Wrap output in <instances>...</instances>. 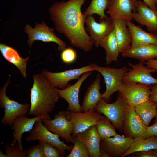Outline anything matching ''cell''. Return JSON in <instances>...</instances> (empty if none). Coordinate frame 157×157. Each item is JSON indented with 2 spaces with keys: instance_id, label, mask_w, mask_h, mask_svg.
<instances>
[{
  "instance_id": "9a60e30c",
  "label": "cell",
  "mask_w": 157,
  "mask_h": 157,
  "mask_svg": "<svg viewBox=\"0 0 157 157\" xmlns=\"http://www.w3.org/2000/svg\"><path fill=\"white\" fill-rule=\"evenodd\" d=\"M133 141V139L117 134L110 138L101 140L100 149L105 151L109 157H122Z\"/></svg>"
},
{
  "instance_id": "b9f144b4",
  "label": "cell",
  "mask_w": 157,
  "mask_h": 157,
  "mask_svg": "<svg viewBox=\"0 0 157 157\" xmlns=\"http://www.w3.org/2000/svg\"><path fill=\"white\" fill-rule=\"evenodd\" d=\"M155 117H156V119H155V122L157 121V113Z\"/></svg>"
},
{
  "instance_id": "30bf717a",
  "label": "cell",
  "mask_w": 157,
  "mask_h": 157,
  "mask_svg": "<svg viewBox=\"0 0 157 157\" xmlns=\"http://www.w3.org/2000/svg\"><path fill=\"white\" fill-rule=\"evenodd\" d=\"M45 126L52 133L64 139L69 143L74 144V139L71 135L74 131L73 126L66 118L64 111H60L52 119H42Z\"/></svg>"
},
{
  "instance_id": "44dd1931",
  "label": "cell",
  "mask_w": 157,
  "mask_h": 157,
  "mask_svg": "<svg viewBox=\"0 0 157 157\" xmlns=\"http://www.w3.org/2000/svg\"><path fill=\"white\" fill-rule=\"evenodd\" d=\"M125 58H132L146 62L157 59V44H149L136 47L130 46L122 53Z\"/></svg>"
},
{
  "instance_id": "8992f818",
  "label": "cell",
  "mask_w": 157,
  "mask_h": 157,
  "mask_svg": "<svg viewBox=\"0 0 157 157\" xmlns=\"http://www.w3.org/2000/svg\"><path fill=\"white\" fill-rule=\"evenodd\" d=\"M30 135L25 140L30 142L36 140L43 141L49 142L55 147L64 156L65 151H71L73 146L65 144L61 141L59 136L48 129L43 124L42 119L37 120L33 129L29 132Z\"/></svg>"
},
{
  "instance_id": "7a4b0ae2",
  "label": "cell",
  "mask_w": 157,
  "mask_h": 157,
  "mask_svg": "<svg viewBox=\"0 0 157 157\" xmlns=\"http://www.w3.org/2000/svg\"><path fill=\"white\" fill-rule=\"evenodd\" d=\"M31 90L30 106L28 114L35 116L49 114L54 109L59 97L58 89L42 73L34 74Z\"/></svg>"
},
{
  "instance_id": "5b68a950",
  "label": "cell",
  "mask_w": 157,
  "mask_h": 157,
  "mask_svg": "<svg viewBox=\"0 0 157 157\" xmlns=\"http://www.w3.org/2000/svg\"><path fill=\"white\" fill-rule=\"evenodd\" d=\"M10 83L8 79L0 90V106L4 109V114L1 122L3 125L11 126L17 117L28 113L30 105L21 104L10 99L6 94L7 88Z\"/></svg>"
},
{
  "instance_id": "7bdbcfd3",
  "label": "cell",
  "mask_w": 157,
  "mask_h": 157,
  "mask_svg": "<svg viewBox=\"0 0 157 157\" xmlns=\"http://www.w3.org/2000/svg\"><path fill=\"white\" fill-rule=\"evenodd\" d=\"M156 151H157V149H156Z\"/></svg>"
},
{
  "instance_id": "d6a6232c",
  "label": "cell",
  "mask_w": 157,
  "mask_h": 157,
  "mask_svg": "<svg viewBox=\"0 0 157 157\" xmlns=\"http://www.w3.org/2000/svg\"><path fill=\"white\" fill-rule=\"evenodd\" d=\"M40 146L45 157H62V155L58 149L51 144L42 140H39Z\"/></svg>"
},
{
  "instance_id": "d590c367",
  "label": "cell",
  "mask_w": 157,
  "mask_h": 157,
  "mask_svg": "<svg viewBox=\"0 0 157 157\" xmlns=\"http://www.w3.org/2000/svg\"><path fill=\"white\" fill-rule=\"evenodd\" d=\"M136 157H157V151L156 149L139 152L134 153Z\"/></svg>"
},
{
  "instance_id": "d6986e66",
  "label": "cell",
  "mask_w": 157,
  "mask_h": 157,
  "mask_svg": "<svg viewBox=\"0 0 157 157\" xmlns=\"http://www.w3.org/2000/svg\"><path fill=\"white\" fill-rule=\"evenodd\" d=\"M137 0H111L106 13L112 19H121L132 21L133 12Z\"/></svg>"
},
{
  "instance_id": "74e56055",
  "label": "cell",
  "mask_w": 157,
  "mask_h": 157,
  "mask_svg": "<svg viewBox=\"0 0 157 157\" xmlns=\"http://www.w3.org/2000/svg\"><path fill=\"white\" fill-rule=\"evenodd\" d=\"M151 89V93L149 100L157 104V84L153 85Z\"/></svg>"
},
{
  "instance_id": "6da1fadb",
  "label": "cell",
  "mask_w": 157,
  "mask_h": 157,
  "mask_svg": "<svg viewBox=\"0 0 157 157\" xmlns=\"http://www.w3.org/2000/svg\"><path fill=\"white\" fill-rule=\"evenodd\" d=\"M85 0L56 2L49 11L57 31L63 34L72 46L88 52L94 44L85 28L86 17L82 13L81 8Z\"/></svg>"
},
{
  "instance_id": "4dcf8cb0",
  "label": "cell",
  "mask_w": 157,
  "mask_h": 157,
  "mask_svg": "<svg viewBox=\"0 0 157 157\" xmlns=\"http://www.w3.org/2000/svg\"><path fill=\"white\" fill-rule=\"evenodd\" d=\"M5 151L6 154L0 151V157H27L26 150H22L17 144L15 145L5 144Z\"/></svg>"
},
{
  "instance_id": "1f68e13d",
  "label": "cell",
  "mask_w": 157,
  "mask_h": 157,
  "mask_svg": "<svg viewBox=\"0 0 157 157\" xmlns=\"http://www.w3.org/2000/svg\"><path fill=\"white\" fill-rule=\"evenodd\" d=\"M74 145L67 157H89L88 150L85 145L78 139L74 138Z\"/></svg>"
},
{
  "instance_id": "f35d334b",
  "label": "cell",
  "mask_w": 157,
  "mask_h": 157,
  "mask_svg": "<svg viewBox=\"0 0 157 157\" xmlns=\"http://www.w3.org/2000/svg\"><path fill=\"white\" fill-rule=\"evenodd\" d=\"M144 63L148 67L157 70V59L149 60Z\"/></svg>"
},
{
  "instance_id": "83f0119b",
  "label": "cell",
  "mask_w": 157,
  "mask_h": 157,
  "mask_svg": "<svg viewBox=\"0 0 157 157\" xmlns=\"http://www.w3.org/2000/svg\"><path fill=\"white\" fill-rule=\"evenodd\" d=\"M136 112L147 127L157 113V104L149 101L135 106Z\"/></svg>"
},
{
  "instance_id": "2e32d148",
  "label": "cell",
  "mask_w": 157,
  "mask_h": 157,
  "mask_svg": "<svg viewBox=\"0 0 157 157\" xmlns=\"http://www.w3.org/2000/svg\"><path fill=\"white\" fill-rule=\"evenodd\" d=\"M133 17L135 21L145 26L150 32L157 33V8H150L143 1L138 0L133 12Z\"/></svg>"
},
{
  "instance_id": "d4e9b609",
  "label": "cell",
  "mask_w": 157,
  "mask_h": 157,
  "mask_svg": "<svg viewBox=\"0 0 157 157\" xmlns=\"http://www.w3.org/2000/svg\"><path fill=\"white\" fill-rule=\"evenodd\" d=\"M0 51L3 57L16 67L22 76L25 78H26V68L29 56L25 58H23L14 48L2 43L0 44Z\"/></svg>"
},
{
  "instance_id": "8d00e7d4",
  "label": "cell",
  "mask_w": 157,
  "mask_h": 157,
  "mask_svg": "<svg viewBox=\"0 0 157 157\" xmlns=\"http://www.w3.org/2000/svg\"><path fill=\"white\" fill-rule=\"evenodd\" d=\"M151 136H157V121H155L152 126L147 127L145 138Z\"/></svg>"
},
{
  "instance_id": "ba28073f",
  "label": "cell",
  "mask_w": 157,
  "mask_h": 157,
  "mask_svg": "<svg viewBox=\"0 0 157 157\" xmlns=\"http://www.w3.org/2000/svg\"><path fill=\"white\" fill-rule=\"evenodd\" d=\"M128 64L131 68L124 75L123 82L139 83L149 86L157 84V78L152 75L157 70L145 65L143 61L135 64L130 62Z\"/></svg>"
},
{
  "instance_id": "277c9868",
  "label": "cell",
  "mask_w": 157,
  "mask_h": 157,
  "mask_svg": "<svg viewBox=\"0 0 157 157\" xmlns=\"http://www.w3.org/2000/svg\"><path fill=\"white\" fill-rule=\"evenodd\" d=\"M91 64L93 70L99 72L104 78L106 87L102 98L108 101L113 93L119 91L123 82V78L129 69L126 66L117 69L100 66L94 63Z\"/></svg>"
},
{
  "instance_id": "60d3db41",
  "label": "cell",
  "mask_w": 157,
  "mask_h": 157,
  "mask_svg": "<svg viewBox=\"0 0 157 157\" xmlns=\"http://www.w3.org/2000/svg\"><path fill=\"white\" fill-rule=\"evenodd\" d=\"M154 1L157 8V0H154Z\"/></svg>"
},
{
  "instance_id": "e0dca14e",
  "label": "cell",
  "mask_w": 157,
  "mask_h": 157,
  "mask_svg": "<svg viewBox=\"0 0 157 157\" xmlns=\"http://www.w3.org/2000/svg\"><path fill=\"white\" fill-rule=\"evenodd\" d=\"M92 71L84 73L74 84L69 85L66 88L61 89H58V92L60 97L67 103V110L72 112H81L79 99V92L83 82L90 76Z\"/></svg>"
},
{
  "instance_id": "3957f363",
  "label": "cell",
  "mask_w": 157,
  "mask_h": 157,
  "mask_svg": "<svg viewBox=\"0 0 157 157\" xmlns=\"http://www.w3.org/2000/svg\"><path fill=\"white\" fill-rule=\"evenodd\" d=\"M129 106L126 101L119 94L117 100L113 103H108L102 98L94 109L106 117L116 129L122 131Z\"/></svg>"
},
{
  "instance_id": "e575fe53",
  "label": "cell",
  "mask_w": 157,
  "mask_h": 157,
  "mask_svg": "<svg viewBox=\"0 0 157 157\" xmlns=\"http://www.w3.org/2000/svg\"><path fill=\"white\" fill-rule=\"evenodd\" d=\"M26 150L27 157H45L43 151L38 144Z\"/></svg>"
},
{
  "instance_id": "4fadbf2b",
  "label": "cell",
  "mask_w": 157,
  "mask_h": 157,
  "mask_svg": "<svg viewBox=\"0 0 157 157\" xmlns=\"http://www.w3.org/2000/svg\"><path fill=\"white\" fill-rule=\"evenodd\" d=\"M65 112L67 119L71 122L74 127L73 138L78 133L95 125L97 122L104 116L94 109L84 112H75L68 110Z\"/></svg>"
},
{
  "instance_id": "ab89813d",
  "label": "cell",
  "mask_w": 157,
  "mask_h": 157,
  "mask_svg": "<svg viewBox=\"0 0 157 157\" xmlns=\"http://www.w3.org/2000/svg\"><path fill=\"white\" fill-rule=\"evenodd\" d=\"M151 8L153 9H156V6L154 0H142Z\"/></svg>"
},
{
  "instance_id": "8fae6325",
  "label": "cell",
  "mask_w": 157,
  "mask_h": 157,
  "mask_svg": "<svg viewBox=\"0 0 157 157\" xmlns=\"http://www.w3.org/2000/svg\"><path fill=\"white\" fill-rule=\"evenodd\" d=\"M94 71L91 64L58 72H53L44 70L42 72L50 83L54 87L64 89L70 85L72 80L78 79L84 73Z\"/></svg>"
},
{
  "instance_id": "cb8c5ba5",
  "label": "cell",
  "mask_w": 157,
  "mask_h": 157,
  "mask_svg": "<svg viewBox=\"0 0 157 157\" xmlns=\"http://www.w3.org/2000/svg\"><path fill=\"white\" fill-rule=\"evenodd\" d=\"M112 20L120 52L122 53L131 45V37L127 26L128 21L121 19Z\"/></svg>"
},
{
  "instance_id": "5bb4252c",
  "label": "cell",
  "mask_w": 157,
  "mask_h": 157,
  "mask_svg": "<svg viewBox=\"0 0 157 157\" xmlns=\"http://www.w3.org/2000/svg\"><path fill=\"white\" fill-rule=\"evenodd\" d=\"M135 108L129 106L124 120L123 131L126 136L133 139L139 137L145 138L147 127L137 114Z\"/></svg>"
},
{
  "instance_id": "7c38bea8",
  "label": "cell",
  "mask_w": 157,
  "mask_h": 157,
  "mask_svg": "<svg viewBox=\"0 0 157 157\" xmlns=\"http://www.w3.org/2000/svg\"><path fill=\"white\" fill-rule=\"evenodd\" d=\"M85 23L86 30L97 47L101 40L114 29L112 19L107 16L100 17L98 23L92 15H89L86 18Z\"/></svg>"
},
{
  "instance_id": "4316f807",
  "label": "cell",
  "mask_w": 157,
  "mask_h": 157,
  "mask_svg": "<svg viewBox=\"0 0 157 157\" xmlns=\"http://www.w3.org/2000/svg\"><path fill=\"white\" fill-rule=\"evenodd\" d=\"M157 149V136H151L144 138L139 137L134 139L130 147L122 157L136 152Z\"/></svg>"
},
{
  "instance_id": "52a82bcc",
  "label": "cell",
  "mask_w": 157,
  "mask_h": 157,
  "mask_svg": "<svg viewBox=\"0 0 157 157\" xmlns=\"http://www.w3.org/2000/svg\"><path fill=\"white\" fill-rule=\"evenodd\" d=\"M118 92L129 106L135 107L149 100L151 89L140 83L123 82Z\"/></svg>"
},
{
  "instance_id": "603a6c76",
  "label": "cell",
  "mask_w": 157,
  "mask_h": 157,
  "mask_svg": "<svg viewBox=\"0 0 157 157\" xmlns=\"http://www.w3.org/2000/svg\"><path fill=\"white\" fill-rule=\"evenodd\" d=\"M127 26L131 37V46L136 47L149 44H157V34L147 32L131 21L127 22Z\"/></svg>"
},
{
  "instance_id": "836d02e7",
  "label": "cell",
  "mask_w": 157,
  "mask_h": 157,
  "mask_svg": "<svg viewBox=\"0 0 157 157\" xmlns=\"http://www.w3.org/2000/svg\"><path fill=\"white\" fill-rule=\"evenodd\" d=\"M60 57L63 63L70 64L76 61L77 55L75 49L71 47H66L62 51Z\"/></svg>"
},
{
  "instance_id": "f1b7e54d",
  "label": "cell",
  "mask_w": 157,
  "mask_h": 157,
  "mask_svg": "<svg viewBox=\"0 0 157 157\" xmlns=\"http://www.w3.org/2000/svg\"><path fill=\"white\" fill-rule=\"evenodd\" d=\"M95 125L101 140L110 138L117 134L116 128L104 115L97 122Z\"/></svg>"
},
{
  "instance_id": "ffe728a7",
  "label": "cell",
  "mask_w": 157,
  "mask_h": 157,
  "mask_svg": "<svg viewBox=\"0 0 157 157\" xmlns=\"http://www.w3.org/2000/svg\"><path fill=\"white\" fill-rule=\"evenodd\" d=\"M74 138L82 142L87 147L90 157H100V146L101 139L93 125L77 134Z\"/></svg>"
},
{
  "instance_id": "9c48e42d",
  "label": "cell",
  "mask_w": 157,
  "mask_h": 157,
  "mask_svg": "<svg viewBox=\"0 0 157 157\" xmlns=\"http://www.w3.org/2000/svg\"><path fill=\"white\" fill-rule=\"evenodd\" d=\"M24 29L28 36V43L30 47L33 42L37 40L46 42H55L58 45V49L59 51H62L67 47L66 43L55 35L54 29L49 28L44 22L41 24L36 23L34 28L27 24Z\"/></svg>"
},
{
  "instance_id": "f546056e",
  "label": "cell",
  "mask_w": 157,
  "mask_h": 157,
  "mask_svg": "<svg viewBox=\"0 0 157 157\" xmlns=\"http://www.w3.org/2000/svg\"><path fill=\"white\" fill-rule=\"evenodd\" d=\"M111 0H92L91 2L85 11L83 13L86 17L89 15L97 14L100 17L106 16L105 11L109 7Z\"/></svg>"
},
{
  "instance_id": "7402d4cb",
  "label": "cell",
  "mask_w": 157,
  "mask_h": 157,
  "mask_svg": "<svg viewBox=\"0 0 157 157\" xmlns=\"http://www.w3.org/2000/svg\"><path fill=\"white\" fill-rule=\"evenodd\" d=\"M101 76L97 74L94 81L88 87L81 106V112L94 109L98 102L102 98L101 89Z\"/></svg>"
},
{
  "instance_id": "484cf974",
  "label": "cell",
  "mask_w": 157,
  "mask_h": 157,
  "mask_svg": "<svg viewBox=\"0 0 157 157\" xmlns=\"http://www.w3.org/2000/svg\"><path fill=\"white\" fill-rule=\"evenodd\" d=\"M100 46L106 52V62L109 64L118 60L120 52L114 30L103 38L100 42Z\"/></svg>"
},
{
  "instance_id": "ac0fdd59",
  "label": "cell",
  "mask_w": 157,
  "mask_h": 157,
  "mask_svg": "<svg viewBox=\"0 0 157 157\" xmlns=\"http://www.w3.org/2000/svg\"><path fill=\"white\" fill-rule=\"evenodd\" d=\"M44 118L51 119V117L49 114L35 116L31 118H28L26 115H21L17 117L11 126V128L13 130L12 134L13 139L10 144L15 145L17 142L23 150L21 142L23 134L30 131L33 129L37 120Z\"/></svg>"
}]
</instances>
